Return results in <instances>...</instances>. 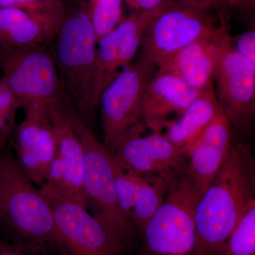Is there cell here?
Wrapping results in <instances>:
<instances>
[{"instance_id": "f1b7e54d", "label": "cell", "mask_w": 255, "mask_h": 255, "mask_svg": "<svg viewBox=\"0 0 255 255\" xmlns=\"http://www.w3.org/2000/svg\"><path fill=\"white\" fill-rule=\"evenodd\" d=\"M232 7L241 8L244 9H254L255 0H231Z\"/></svg>"}, {"instance_id": "2e32d148", "label": "cell", "mask_w": 255, "mask_h": 255, "mask_svg": "<svg viewBox=\"0 0 255 255\" xmlns=\"http://www.w3.org/2000/svg\"><path fill=\"white\" fill-rule=\"evenodd\" d=\"M56 143V153L68 176L70 201L87 209L83 189L84 150L70 114L68 100L46 107Z\"/></svg>"}, {"instance_id": "9c48e42d", "label": "cell", "mask_w": 255, "mask_h": 255, "mask_svg": "<svg viewBox=\"0 0 255 255\" xmlns=\"http://www.w3.org/2000/svg\"><path fill=\"white\" fill-rule=\"evenodd\" d=\"M157 69L137 60L124 68L106 87L99 105L104 128V145L114 153L128 132L141 123L142 97Z\"/></svg>"}, {"instance_id": "603a6c76", "label": "cell", "mask_w": 255, "mask_h": 255, "mask_svg": "<svg viewBox=\"0 0 255 255\" xmlns=\"http://www.w3.org/2000/svg\"><path fill=\"white\" fill-rule=\"evenodd\" d=\"M233 43L238 53L255 63V31L250 30L240 35L237 38H233Z\"/></svg>"}, {"instance_id": "cb8c5ba5", "label": "cell", "mask_w": 255, "mask_h": 255, "mask_svg": "<svg viewBox=\"0 0 255 255\" xmlns=\"http://www.w3.org/2000/svg\"><path fill=\"white\" fill-rule=\"evenodd\" d=\"M45 247L10 245L0 237V255H45Z\"/></svg>"}, {"instance_id": "7c38bea8", "label": "cell", "mask_w": 255, "mask_h": 255, "mask_svg": "<svg viewBox=\"0 0 255 255\" xmlns=\"http://www.w3.org/2000/svg\"><path fill=\"white\" fill-rule=\"evenodd\" d=\"M162 9L135 11L97 41L93 89L96 108L106 87L131 64L140 50L146 29Z\"/></svg>"}, {"instance_id": "30bf717a", "label": "cell", "mask_w": 255, "mask_h": 255, "mask_svg": "<svg viewBox=\"0 0 255 255\" xmlns=\"http://www.w3.org/2000/svg\"><path fill=\"white\" fill-rule=\"evenodd\" d=\"M48 201L69 255H127V246L86 208L73 201Z\"/></svg>"}, {"instance_id": "ffe728a7", "label": "cell", "mask_w": 255, "mask_h": 255, "mask_svg": "<svg viewBox=\"0 0 255 255\" xmlns=\"http://www.w3.org/2000/svg\"><path fill=\"white\" fill-rule=\"evenodd\" d=\"M215 255H255V204L247 210Z\"/></svg>"}, {"instance_id": "d4e9b609", "label": "cell", "mask_w": 255, "mask_h": 255, "mask_svg": "<svg viewBox=\"0 0 255 255\" xmlns=\"http://www.w3.org/2000/svg\"><path fill=\"white\" fill-rule=\"evenodd\" d=\"M62 0H0V8L38 9L61 2Z\"/></svg>"}, {"instance_id": "4316f807", "label": "cell", "mask_w": 255, "mask_h": 255, "mask_svg": "<svg viewBox=\"0 0 255 255\" xmlns=\"http://www.w3.org/2000/svg\"><path fill=\"white\" fill-rule=\"evenodd\" d=\"M135 11H157L165 8L174 0H124Z\"/></svg>"}, {"instance_id": "3957f363", "label": "cell", "mask_w": 255, "mask_h": 255, "mask_svg": "<svg viewBox=\"0 0 255 255\" xmlns=\"http://www.w3.org/2000/svg\"><path fill=\"white\" fill-rule=\"evenodd\" d=\"M18 165L14 156L0 152V221L26 245L62 244L49 201Z\"/></svg>"}, {"instance_id": "277c9868", "label": "cell", "mask_w": 255, "mask_h": 255, "mask_svg": "<svg viewBox=\"0 0 255 255\" xmlns=\"http://www.w3.org/2000/svg\"><path fill=\"white\" fill-rule=\"evenodd\" d=\"M212 10L174 0L147 28L137 60L158 69L179 50L200 40L213 41L226 25Z\"/></svg>"}, {"instance_id": "4fadbf2b", "label": "cell", "mask_w": 255, "mask_h": 255, "mask_svg": "<svg viewBox=\"0 0 255 255\" xmlns=\"http://www.w3.org/2000/svg\"><path fill=\"white\" fill-rule=\"evenodd\" d=\"M22 110L24 119L10 137L15 159L32 182L41 187L56 153L54 132L46 107L31 106Z\"/></svg>"}, {"instance_id": "9a60e30c", "label": "cell", "mask_w": 255, "mask_h": 255, "mask_svg": "<svg viewBox=\"0 0 255 255\" xmlns=\"http://www.w3.org/2000/svg\"><path fill=\"white\" fill-rule=\"evenodd\" d=\"M233 129L222 111L208 126L187 153V174L198 198L218 173L233 141Z\"/></svg>"}, {"instance_id": "f546056e", "label": "cell", "mask_w": 255, "mask_h": 255, "mask_svg": "<svg viewBox=\"0 0 255 255\" xmlns=\"http://www.w3.org/2000/svg\"><path fill=\"white\" fill-rule=\"evenodd\" d=\"M3 85H4V83H3L1 79H0V94H1V90H2Z\"/></svg>"}, {"instance_id": "ac0fdd59", "label": "cell", "mask_w": 255, "mask_h": 255, "mask_svg": "<svg viewBox=\"0 0 255 255\" xmlns=\"http://www.w3.org/2000/svg\"><path fill=\"white\" fill-rule=\"evenodd\" d=\"M213 41L191 43L159 67L157 73L173 75L199 92L215 90Z\"/></svg>"}, {"instance_id": "484cf974", "label": "cell", "mask_w": 255, "mask_h": 255, "mask_svg": "<svg viewBox=\"0 0 255 255\" xmlns=\"http://www.w3.org/2000/svg\"><path fill=\"white\" fill-rule=\"evenodd\" d=\"M187 4L212 10L217 13L220 17L224 18L225 13L228 8L232 7L231 0H179Z\"/></svg>"}, {"instance_id": "e0dca14e", "label": "cell", "mask_w": 255, "mask_h": 255, "mask_svg": "<svg viewBox=\"0 0 255 255\" xmlns=\"http://www.w3.org/2000/svg\"><path fill=\"white\" fill-rule=\"evenodd\" d=\"M200 92L173 75L156 73L142 97L141 121L153 131L160 132L171 114H182Z\"/></svg>"}, {"instance_id": "5bb4252c", "label": "cell", "mask_w": 255, "mask_h": 255, "mask_svg": "<svg viewBox=\"0 0 255 255\" xmlns=\"http://www.w3.org/2000/svg\"><path fill=\"white\" fill-rule=\"evenodd\" d=\"M67 7L58 4L38 8H0V46L46 47L59 31Z\"/></svg>"}, {"instance_id": "8992f818", "label": "cell", "mask_w": 255, "mask_h": 255, "mask_svg": "<svg viewBox=\"0 0 255 255\" xmlns=\"http://www.w3.org/2000/svg\"><path fill=\"white\" fill-rule=\"evenodd\" d=\"M1 80L20 109L47 107L68 100L51 50L46 47L0 46Z\"/></svg>"}, {"instance_id": "52a82bcc", "label": "cell", "mask_w": 255, "mask_h": 255, "mask_svg": "<svg viewBox=\"0 0 255 255\" xmlns=\"http://www.w3.org/2000/svg\"><path fill=\"white\" fill-rule=\"evenodd\" d=\"M214 83L223 113L233 130L246 132L255 113V63L236 49L226 25L212 41Z\"/></svg>"}, {"instance_id": "44dd1931", "label": "cell", "mask_w": 255, "mask_h": 255, "mask_svg": "<svg viewBox=\"0 0 255 255\" xmlns=\"http://www.w3.org/2000/svg\"><path fill=\"white\" fill-rule=\"evenodd\" d=\"M124 0H90L87 13L95 30L97 41L110 33L123 20Z\"/></svg>"}, {"instance_id": "7a4b0ae2", "label": "cell", "mask_w": 255, "mask_h": 255, "mask_svg": "<svg viewBox=\"0 0 255 255\" xmlns=\"http://www.w3.org/2000/svg\"><path fill=\"white\" fill-rule=\"evenodd\" d=\"M97 39L87 5L69 10L51 50L62 87L70 105L83 121L90 119L93 102Z\"/></svg>"}, {"instance_id": "83f0119b", "label": "cell", "mask_w": 255, "mask_h": 255, "mask_svg": "<svg viewBox=\"0 0 255 255\" xmlns=\"http://www.w3.org/2000/svg\"><path fill=\"white\" fill-rule=\"evenodd\" d=\"M45 255H69L65 247L60 244H53L45 247Z\"/></svg>"}, {"instance_id": "7402d4cb", "label": "cell", "mask_w": 255, "mask_h": 255, "mask_svg": "<svg viewBox=\"0 0 255 255\" xmlns=\"http://www.w3.org/2000/svg\"><path fill=\"white\" fill-rule=\"evenodd\" d=\"M18 109L17 100L4 84L0 94V150L4 148L11 137Z\"/></svg>"}, {"instance_id": "ba28073f", "label": "cell", "mask_w": 255, "mask_h": 255, "mask_svg": "<svg viewBox=\"0 0 255 255\" xmlns=\"http://www.w3.org/2000/svg\"><path fill=\"white\" fill-rule=\"evenodd\" d=\"M198 199L190 177L183 174L142 233L146 255H196L194 212Z\"/></svg>"}, {"instance_id": "8fae6325", "label": "cell", "mask_w": 255, "mask_h": 255, "mask_svg": "<svg viewBox=\"0 0 255 255\" xmlns=\"http://www.w3.org/2000/svg\"><path fill=\"white\" fill-rule=\"evenodd\" d=\"M142 122L128 132L114 155L134 172L145 178L176 180L187 172V157L164 134L153 131L142 135Z\"/></svg>"}, {"instance_id": "d6986e66", "label": "cell", "mask_w": 255, "mask_h": 255, "mask_svg": "<svg viewBox=\"0 0 255 255\" xmlns=\"http://www.w3.org/2000/svg\"><path fill=\"white\" fill-rule=\"evenodd\" d=\"M215 90L201 92L175 122L167 120L164 136L186 156L193 144L221 112Z\"/></svg>"}, {"instance_id": "5b68a950", "label": "cell", "mask_w": 255, "mask_h": 255, "mask_svg": "<svg viewBox=\"0 0 255 255\" xmlns=\"http://www.w3.org/2000/svg\"><path fill=\"white\" fill-rule=\"evenodd\" d=\"M70 114L83 146V189L87 209L92 210L90 214L127 246L135 236V228L119 205L112 163L113 153L99 141L71 105Z\"/></svg>"}, {"instance_id": "6da1fadb", "label": "cell", "mask_w": 255, "mask_h": 255, "mask_svg": "<svg viewBox=\"0 0 255 255\" xmlns=\"http://www.w3.org/2000/svg\"><path fill=\"white\" fill-rule=\"evenodd\" d=\"M255 170L249 147L233 139L221 168L196 204V255H216L255 204Z\"/></svg>"}]
</instances>
